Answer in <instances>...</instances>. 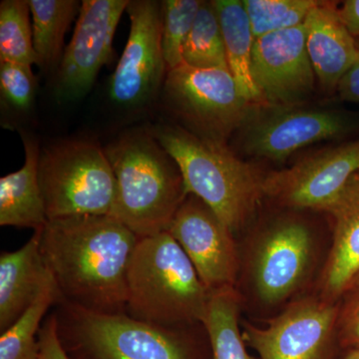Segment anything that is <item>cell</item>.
Returning a JSON list of instances; mask_svg holds the SVG:
<instances>
[{
	"mask_svg": "<svg viewBox=\"0 0 359 359\" xmlns=\"http://www.w3.org/2000/svg\"><path fill=\"white\" fill-rule=\"evenodd\" d=\"M116 179L112 217L139 238L169 230L187 198L176 161L151 132H129L105 148Z\"/></svg>",
	"mask_w": 359,
	"mask_h": 359,
	"instance_id": "cell-3",
	"label": "cell"
},
{
	"mask_svg": "<svg viewBox=\"0 0 359 359\" xmlns=\"http://www.w3.org/2000/svg\"><path fill=\"white\" fill-rule=\"evenodd\" d=\"M201 4L200 0L162 1V50L168 71L184 63V47Z\"/></svg>",
	"mask_w": 359,
	"mask_h": 359,
	"instance_id": "cell-27",
	"label": "cell"
},
{
	"mask_svg": "<svg viewBox=\"0 0 359 359\" xmlns=\"http://www.w3.org/2000/svg\"><path fill=\"white\" fill-rule=\"evenodd\" d=\"M209 297L169 231L139 238L128 271V316L161 327L202 325Z\"/></svg>",
	"mask_w": 359,
	"mask_h": 359,
	"instance_id": "cell-5",
	"label": "cell"
},
{
	"mask_svg": "<svg viewBox=\"0 0 359 359\" xmlns=\"http://www.w3.org/2000/svg\"><path fill=\"white\" fill-rule=\"evenodd\" d=\"M339 14L349 33L359 39V0L344 1L341 8H339Z\"/></svg>",
	"mask_w": 359,
	"mask_h": 359,
	"instance_id": "cell-32",
	"label": "cell"
},
{
	"mask_svg": "<svg viewBox=\"0 0 359 359\" xmlns=\"http://www.w3.org/2000/svg\"><path fill=\"white\" fill-rule=\"evenodd\" d=\"M36 78L32 66L0 62V94L2 107L26 113L32 109L36 94Z\"/></svg>",
	"mask_w": 359,
	"mask_h": 359,
	"instance_id": "cell-28",
	"label": "cell"
},
{
	"mask_svg": "<svg viewBox=\"0 0 359 359\" xmlns=\"http://www.w3.org/2000/svg\"><path fill=\"white\" fill-rule=\"evenodd\" d=\"M39 177L48 221L112 216L116 179L105 149L88 140L61 141L40 153Z\"/></svg>",
	"mask_w": 359,
	"mask_h": 359,
	"instance_id": "cell-6",
	"label": "cell"
},
{
	"mask_svg": "<svg viewBox=\"0 0 359 359\" xmlns=\"http://www.w3.org/2000/svg\"><path fill=\"white\" fill-rule=\"evenodd\" d=\"M255 37L304 25L316 0H244Z\"/></svg>",
	"mask_w": 359,
	"mask_h": 359,
	"instance_id": "cell-26",
	"label": "cell"
},
{
	"mask_svg": "<svg viewBox=\"0 0 359 359\" xmlns=\"http://www.w3.org/2000/svg\"><path fill=\"white\" fill-rule=\"evenodd\" d=\"M358 124L341 111L306 103L257 104L240 129L243 150L252 157L283 161L306 146L342 139Z\"/></svg>",
	"mask_w": 359,
	"mask_h": 359,
	"instance_id": "cell-8",
	"label": "cell"
},
{
	"mask_svg": "<svg viewBox=\"0 0 359 359\" xmlns=\"http://www.w3.org/2000/svg\"><path fill=\"white\" fill-rule=\"evenodd\" d=\"M59 299L55 280L52 278L25 313L1 332L0 359H40L39 334L42 320Z\"/></svg>",
	"mask_w": 359,
	"mask_h": 359,
	"instance_id": "cell-23",
	"label": "cell"
},
{
	"mask_svg": "<svg viewBox=\"0 0 359 359\" xmlns=\"http://www.w3.org/2000/svg\"><path fill=\"white\" fill-rule=\"evenodd\" d=\"M339 302L309 297L292 302L268 327L248 325L245 344L257 359H337Z\"/></svg>",
	"mask_w": 359,
	"mask_h": 359,
	"instance_id": "cell-9",
	"label": "cell"
},
{
	"mask_svg": "<svg viewBox=\"0 0 359 359\" xmlns=\"http://www.w3.org/2000/svg\"><path fill=\"white\" fill-rule=\"evenodd\" d=\"M252 74L263 105L306 103L316 77L306 50L304 23L257 37Z\"/></svg>",
	"mask_w": 359,
	"mask_h": 359,
	"instance_id": "cell-14",
	"label": "cell"
},
{
	"mask_svg": "<svg viewBox=\"0 0 359 359\" xmlns=\"http://www.w3.org/2000/svg\"><path fill=\"white\" fill-rule=\"evenodd\" d=\"M139 237L112 216L47 222L40 249L58 302L104 313H126L128 271Z\"/></svg>",
	"mask_w": 359,
	"mask_h": 359,
	"instance_id": "cell-1",
	"label": "cell"
},
{
	"mask_svg": "<svg viewBox=\"0 0 359 359\" xmlns=\"http://www.w3.org/2000/svg\"><path fill=\"white\" fill-rule=\"evenodd\" d=\"M240 295L236 287L210 292L203 327L211 347V359H257L247 349L238 325Z\"/></svg>",
	"mask_w": 359,
	"mask_h": 359,
	"instance_id": "cell-22",
	"label": "cell"
},
{
	"mask_svg": "<svg viewBox=\"0 0 359 359\" xmlns=\"http://www.w3.org/2000/svg\"><path fill=\"white\" fill-rule=\"evenodd\" d=\"M128 41L110 79L109 95L127 109L154 100L168 73L162 50V2L133 0L126 8Z\"/></svg>",
	"mask_w": 359,
	"mask_h": 359,
	"instance_id": "cell-10",
	"label": "cell"
},
{
	"mask_svg": "<svg viewBox=\"0 0 359 359\" xmlns=\"http://www.w3.org/2000/svg\"><path fill=\"white\" fill-rule=\"evenodd\" d=\"M304 26L306 50L316 80L323 91L334 93L355 61L358 39L346 29L332 2L318 1Z\"/></svg>",
	"mask_w": 359,
	"mask_h": 359,
	"instance_id": "cell-17",
	"label": "cell"
},
{
	"mask_svg": "<svg viewBox=\"0 0 359 359\" xmlns=\"http://www.w3.org/2000/svg\"><path fill=\"white\" fill-rule=\"evenodd\" d=\"M337 320V339L341 351L359 349V299H344Z\"/></svg>",
	"mask_w": 359,
	"mask_h": 359,
	"instance_id": "cell-29",
	"label": "cell"
},
{
	"mask_svg": "<svg viewBox=\"0 0 359 359\" xmlns=\"http://www.w3.org/2000/svg\"><path fill=\"white\" fill-rule=\"evenodd\" d=\"M40 359H71L65 353L57 334L54 313L45 318L39 334Z\"/></svg>",
	"mask_w": 359,
	"mask_h": 359,
	"instance_id": "cell-30",
	"label": "cell"
},
{
	"mask_svg": "<svg viewBox=\"0 0 359 359\" xmlns=\"http://www.w3.org/2000/svg\"><path fill=\"white\" fill-rule=\"evenodd\" d=\"M163 97L183 123L181 127L201 138L224 143L240 131L257 105L242 93L230 70L185 63L168 71Z\"/></svg>",
	"mask_w": 359,
	"mask_h": 359,
	"instance_id": "cell-7",
	"label": "cell"
},
{
	"mask_svg": "<svg viewBox=\"0 0 359 359\" xmlns=\"http://www.w3.org/2000/svg\"><path fill=\"white\" fill-rule=\"evenodd\" d=\"M168 231L210 292L236 287L241 261L233 233L209 205L196 196H187Z\"/></svg>",
	"mask_w": 359,
	"mask_h": 359,
	"instance_id": "cell-13",
	"label": "cell"
},
{
	"mask_svg": "<svg viewBox=\"0 0 359 359\" xmlns=\"http://www.w3.org/2000/svg\"><path fill=\"white\" fill-rule=\"evenodd\" d=\"M176 161L187 195L202 200L233 233L241 230L264 197L266 173L238 158L224 142L201 138L177 125L151 132Z\"/></svg>",
	"mask_w": 359,
	"mask_h": 359,
	"instance_id": "cell-4",
	"label": "cell"
},
{
	"mask_svg": "<svg viewBox=\"0 0 359 359\" xmlns=\"http://www.w3.org/2000/svg\"><path fill=\"white\" fill-rule=\"evenodd\" d=\"M114 0H85L69 44L58 67L56 93L61 100L86 95L99 71L110 63L106 50L108 22Z\"/></svg>",
	"mask_w": 359,
	"mask_h": 359,
	"instance_id": "cell-15",
	"label": "cell"
},
{
	"mask_svg": "<svg viewBox=\"0 0 359 359\" xmlns=\"http://www.w3.org/2000/svg\"><path fill=\"white\" fill-rule=\"evenodd\" d=\"M342 353L337 359H359V349H348L342 351Z\"/></svg>",
	"mask_w": 359,
	"mask_h": 359,
	"instance_id": "cell-34",
	"label": "cell"
},
{
	"mask_svg": "<svg viewBox=\"0 0 359 359\" xmlns=\"http://www.w3.org/2000/svg\"><path fill=\"white\" fill-rule=\"evenodd\" d=\"M359 299V271L354 276L344 292L342 299Z\"/></svg>",
	"mask_w": 359,
	"mask_h": 359,
	"instance_id": "cell-33",
	"label": "cell"
},
{
	"mask_svg": "<svg viewBox=\"0 0 359 359\" xmlns=\"http://www.w3.org/2000/svg\"><path fill=\"white\" fill-rule=\"evenodd\" d=\"M325 212L334 219V241L321 273L320 297L337 304L359 271V172Z\"/></svg>",
	"mask_w": 359,
	"mask_h": 359,
	"instance_id": "cell-16",
	"label": "cell"
},
{
	"mask_svg": "<svg viewBox=\"0 0 359 359\" xmlns=\"http://www.w3.org/2000/svg\"><path fill=\"white\" fill-rule=\"evenodd\" d=\"M359 172V138L314 151L295 164L266 173L264 197L292 210L325 212Z\"/></svg>",
	"mask_w": 359,
	"mask_h": 359,
	"instance_id": "cell-12",
	"label": "cell"
},
{
	"mask_svg": "<svg viewBox=\"0 0 359 359\" xmlns=\"http://www.w3.org/2000/svg\"><path fill=\"white\" fill-rule=\"evenodd\" d=\"M183 60L191 67L229 69L218 13L212 1H202L184 47Z\"/></svg>",
	"mask_w": 359,
	"mask_h": 359,
	"instance_id": "cell-24",
	"label": "cell"
},
{
	"mask_svg": "<svg viewBox=\"0 0 359 359\" xmlns=\"http://www.w3.org/2000/svg\"><path fill=\"white\" fill-rule=\"evenodd\" d=\"M28 4L37 65L54 69L62 60L66 32L79 15L81 4L77 0H28Z\"/></svg>",
	"mask_w": 359,
	"mask_h": 359,
	"instance_id": "cell-21",
	"label": "cell"
},
{
	"mask_svg": "<svg viewBox=\"0 0 359 359\" xmlns=\"http://www.w3.org/2000/svg\"><path fill=\"white\" fill-rule=\"evenodd\" d=\"M250 262L257 297L278 304L292 297L313 266V235L301 217L287 215L271 221L259 233Z\"/></svg>",
	"mask_w": 359,
	"mask_h": 359,
	"instance_id": "cell-11",
	"label": "cell"
},
{
	"mask_svg": "<svg viewBox=\"0 0 359 359\" xmlns=\"http://www.w3.org/2000/svg\"><path fill=\"white\" fill-rule=\"evenodd\" d=\"M358 44V51L355 61L340 80L337 92L342 100L359 104V39Z\"/></svg>",
	"mask_w": 359,
	"mask_h": 359,
	"instance_id": "cell-31",
	"label": "cell"
},
{
	"mask_svg": "<svg viewBox=\"0 0 359 359\" xmlns=\"http://www.w3.org/2000/svg\"><path fill=\"white\" fill-rule=\"evenodd\" d=\"M25 151V165L0 179V226L36 231L46 226V210L39 177V142L21 133Z\"/></svg>",
	"mask_w": 359,
	"mask_h": 359,
	"instance_id": "cell-19",
	"label": "cell"
},
{
	"mask_svg": "<svg viewBox=\"0 0 359 359\" xmlns=\"http://www.w3.org/2000/svg\"><path fill=\"white\" fill-rule=\"evenodd\" d=\"M41 231H34L32 238L21 249L4 252L0 256L1 332L25 313L53 278L40 249Z\"/></svg>",
	"mask_w": 359,
	"mask_h": 359,
	"instance_id": "cell-18",
	"label": "cell"
},
{
	"mask_svg": "<svg viewBox=\"0 0 359 359\" xmlns=\"http://www.w3.org/2000/svg\"><path fill=\"white\" fill-rule=\"evenodd\" d=\"M59 340L71 359H211L203 325L161 327L127 313H104L58 302Z\"/></svg>",
	"mask_w": 359,
	"mask_h": 359,
	"instance_id": "cell-2",
	"label": "cell"
},
{
	"mask_svg": "<svg viewBox=\"0 0 359 359\" xmlns=\"http://www.w3.org/2000/svg\"><path fill=\"white\" fill-rule=\"evenodd\" d=\"M218 13L229 69L241 91L254 104H261L252 74L255 37L244 4L240 0H214Z\"/></svg>",
	"mask_w": 359,
	"mask_h": 359,
	"instance_id": "cell-20",
	"label": "cell"
},
{
	"mask_svg": "<svg viewBox=\"0 0 359 359\" xmlns=\"http://www.w3.org/2000/svg\"><path fill=\"white\" fill-rule=\"evenodd\" d=\"M28 0H4L0 4V62L37 65L33 45Z\"/></svg>",
	"mask_w": 359,
	"mask_h": 359,
	"instance_id": "cell-25",
	"label": "cell"
}]
</instances>
